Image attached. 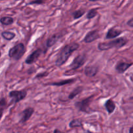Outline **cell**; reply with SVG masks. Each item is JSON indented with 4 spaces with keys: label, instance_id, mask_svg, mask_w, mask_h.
I'll use <instances>...</instances> for the list:
<instances>
[{
    "label": "cell",
    "instance_id": "1",
    "mask_svg": "<svg viewBox=\"0 0 133 133\" xmlns=\"http://www.w3.org/2000/svg\"><path fill=\"white\" fill-rule=\"evenodd\" d=\"M79 47H80L79 44L75 42L64 45L57 54V58L55 62V66L57 67H61V66L64 64L66 61L69 59L70 56L73 54V53L77 50Z\"/></svg>",
    "mask_w": 133,
    "mask_h": 133
},
{
    "label": "cell",
    "instance_id": "27",
    "mask_svg": "<svg viewBox=\"0 0 133 133\" xmlns=\"http://www.w3.org/2000/svg\"><path fill=\"white\" fill-rule=\"evenodd\" d=\"M129 133H133V125L130 127L129 129Z\"/></svg>",
    "mask_w": 133,
    "mask_h": 133
},
{
    "label": "cell",
    "instance_id": "2",
    "mask_svg": "<svg viewBox=\"0 0 133 133\" xmlns=\"http://www.w3.org/2000/svg\"><path fill=\"white\" fill-rule=\"evenodd\" d=\"M129 40L126 37H120L107 42H99L97 48L99 51H107L112 48L119 49L125 46L128 43Z\"/></svg>",
    "mask_w": 133,
    "mask_h": 133
},
{
    "label": "cell",
    "instance_id": "18",
    "mask_svg": "<svg viewBox=\"0 0 133 133\" xmlns=\"http://www.w3.org/2000/svg\"><path fill=\"white\" fill-rule=\"evenodd\" d=\"M0 22L3 25H10L14 23V18L11 16L1 17Z\"/></svg>",
    "mask_w": 133,
    "mask_h": 133
},
{
    "label": "cell",
    "instance_id": "7",
    "mask_svg": "<svg viewBox=\"0 0 133 133\" xmlns=\"http://www.w3.org/2000/svg\"><path fill=\"white\" fill-rule=\"evenodd\" d=\"M42 52L43 51L41 48H37L36 49H35V51H32V53H31L27 57V58L25 61V64H32L35 63L38 59V58L42 55Z\"/></svg>",
    "mask_w": 133,
    "mask_h": 133
},
{
    "label": "cell",
    "instance_id": "9",
    "mask_svg": "<svg viewBox=\"0 0 133 133\" xmlns=\"http://www.w3.org/2000/svg\"><path fill=\"white\" fill-rule=\"evenodd\" d=\"M34 112H35V109L32 107H27L25 109H24L20 114V115L22 116V118L19 120V123H24L26 122H27L32 116Z\"/></svg>",
    "mask_w": 133,
    "mask_h": 133
},
{
    "label": "cell",
    "instance_id": "4",
    "mask_svg": "<svg viewBox=\"0 0 133 133\" xmlns=\"http://www.w3.org/2000/svg\"><path fill=\"white\" fill-rule=\"evenodd\" d=\"M94 97V95L87 97L84 99L81 100L80 101H76L75 103V107L79 111L83 112L89 114L91 112H92V109H91L90 105V103L92 102V98Z\"/></svg>",
    "mask_w": 133,
    "mask_h": 133
},
{
    "label": "cell",
    "instance_id": "10",
    "mask_svg": "<svg viewBox=\"0 0 133 133\" xmlns=\"http://www.w3.org/2000/svg\"><path fill=\"white\" fill-rule=\"evenodd\" d=\"M133 65L132 63H128L124 61H119L115 66V70L118 74H123Z\"/></svg>",
    "mask_w": 133,
    "mask_h": 133
},
{
    "label": "cell",
    "instance_id": "25",
    "mask_svg": "<svg viewBox=\"0 0 133 133\" xmlns=\"http://www.w3.org/2000/svg\"><path fill=\"white\" fill-rule=\"evenodd\" d=\"M127 25L131 27H133V18H131L128 22H127Z\"/></svg>",
    "mask_w": 133,
    "mask_h": 133
},
{
    "label": "cell",
    "instance_id": "23",
    "mask_svg": "<svg viewBox=\"0 0 133 133\" xmlns=\"http://www.w3.org/2000/svg\"><path fill=\"white\" fill-rule=\"evenodd\" d=\"M45 1H42V0H35V1H30L28 3V5H41V4L45 3Z\"/></svg>",
    "mask_w": 133,
    "mask_h": 133
},
{
    "label": "cell",
    "instance_id": "6",
    "mask_svg": "<svg viewBox=\"0 0 133 133\" xmlns=\"http://www.w3.org/2000/svg\"><path fill=\"white\" fill-rule=\"evenodd\" d=\"M86 61H87V56L85 54L78 55L74 58L72 62L69 65V68L73 70H78L84 64Z\"/></svg>",
    "mask_w": 133,
    "mask_h": 133
},
{
    "label": "cell",
    "instance_id": "12",
    "mask_svg": "<svg viewBox=\"0 0 133 133\" xmlns=\"http://www.w3.org/2000/svg\"><path fill=\"white\" fill-rule=\"evenodd\" d=\"M62 35L61 33H55L54 35H51L46 40L45 45H46L47 48H49L51 47H53L62 38Z\"/></svg>",
    "mask_w": 133,
    "mask_h": 133
},
{
    "label": "cell",
    "instance_id": "16",
    "mask_svg": "<svg viewBox=\"0 0 133 133\" xmlns=\"http://www.w3.org/2000/svg\"><path fill=\"white\" fill-rule=\"evenodd\" d=\"M84 88H83V87L80 86V87H77L75 88H74L68 96V99H73L75 98L77 95H79V94L81 93L83 91Z\"/></svg>",
    "mask_w": 133,
    "mask_h": 133
},
{
    "label": "cell",
    "instance_id": "26",
    "mask_svg": "<svg viewBox=\"0 0 133 133\" xmlns=\"http://www.w3.org/2000/svg\"><path fill=\"white\" fill-rule=\"evenodd\" d=\"M53 133H65V132L60 131V130L58 129H55L54 130V131H53Z\"/></svg>",
    "mask_w": 133,
    "mask_h": 133
},
{
    "label": "cell",
    "instance_id": "22",
    "mask_svg": "<svg viewBox=\"0 0 133 133\" xmlns=\"http://www.w3.org/2000/svg\"><path fill=\"white\" fill-rule=\"evenodd\" d=\"M6 99L5 97H2L0 100V109H1V118H2L3 115V112L4 110L5 109L6 106Z\"/></svg>",
    "mask_w": 133,
    "mask_h": 133
},
{
    "label": "cell",
    "instance_id": "5",
    "mask_svg": "<svg viewBox=\"0 0 133 133\" xmlns=\"http://www.w3.org/2000/svg\"><path fill=\"white\" fill-rule=\"evenodd\" d=\"M27 90L25 89L22 90H13L9 92V96L12 99L11 104H16L22 101L27 96Z\"/></svg>",
    "mask_w": 133,
    "mask_h": 133
},
{
    "label": "cell",
    "instance_id": "14",
    "mask_svg": "<svg viewBox=\"0 0 133 133\" xmlns=\"http://www.w3.org/2000/svg\"><path fill=\"white\" fill-rule=\"evenodd\" d=\"M76 79H65V80L60 81L57 82H53V83H49L48 84H45V85L47 86H55V87H62V86L66 85V84H71L76 81Z\"/></svg>",
    "mask_w": 133,
    "mask_h": 133
},
{
    "label": "cell",
    "instance_id": "21",
    "mask_svg": "<svg viewBox=\"0 0 133 133\" xmlns=\"http://www.w3.org/2000/svg\"><path fill=\"white\" fill-rule=\"evenodd\" d=\"M98 14L97 9H91L88 10V13L87 14V18L88 19H91L92 18H95Z\"/></svg>",
    "mask_w": 133,
    "mask_h": 133
},
{
    "label": "cell",
    "instance_id": "8",
    "mask_svg": "<svg viewBox=\"0 0 133 133\" xmlns=\"http://www.w3.org/2000/svg\"><path fill=\"white\" fill-rule=\"evenodd\" d=\"M100 38V35L99 33V31L97 30H92L87 32L85 35L83 41L87 44L93 42L95 40H97Z\"/></svg>",
    "mask_w": 133,
    "mask_h": 133
},
{
    "label": "cell",
    "instance_id": "28",
    "mask_svg": "<svg viewBox=\"0 0 133 133\" xmlns=\"http://www.w3.org/2000/svg\"><path fill=\"white\" fill-rule=\"evenodd\" d=\"M88 133H94V132H88Z\"/></svg>",
    "mask_w": 133,
    "mask_h": 133
},
{
    "label": "cell",
    "instance_id": "11",
    "mask_svg": "<svg viewBox=\"0 0 133 133\" xmlns=\"http://www.w3.org/2000/svg\"><path fill=\"white\" fill-rule=\"evenodd\" d=\"M99 71V68L96 66H87L84 68V75L87 77L92 78L96 76L97 74Z\"/></svg>",
    "mask_w": 133,
    "mask_h": 133
},
{
    "label": "cell",
    "instance_id": "19",
    "mask_svg": "<svg viewBox=\"0 0 133 133\" xmlns=\"http://www.w3.org/2000/svg\"><path fill=\"white\" fill-rule=\"evenodd\" d=\"M83 126V120L81 119H74L69 123V127L70 128H76Z\"/></svg>",
    "mask_w": 133,
    "mask_h": 133
},
{
    "label": "cell",
    "instance_id": "24",
    "mask_svg": "<svg viewBox=\"0 0 133 133\" xmlns=\"http://www.w3.org/2000/svg\"><path fill=\"white\" fill-rule=\"evenodd\" d=\"M49 75V72L48 71H44V72H42V73H39L37 75H36L35 78H37V79H39V78H43L44 77H46L47 75Z\"/></svg>",
    "mask_w": 133,
    "mask_h": 133
},
{
    "label": "cell",
    "instance_id": "20",
    "mask_svg": "<svg viewBox=\"0 0 133 133\" xmlns=\"http://www.w3.org/2000/svg\"><path fill=\"white\" fill-rule=\"evenodd\" d=\"M86 13V10L85 9H78V10H75L72 12L71 15H72L73 18H74V19H79V18H81L83 15Z\"/></svg>",
    "mask_w": 133,
    "mask_h": 133
},
{
    "label": "cell",
    "instance_id": "17",
    "mask_svg": "<svg viewBox=\"0 0 133 133\" xmlns=\"http://www.w3.org/2000/svg\"><path fill=\"white\" fill-rule=\"evenodd\" d=\"M1 35L5 40H8V41L13 40L16 36V34L14 32L9 31H3V32H1Z\"/></svg>",
    "mask_w": 133,
    "mask_h": 133
},
{
    "label": "cell",
    "instance_id": "3",
    "mask_svg": "<svg viewBox=\"0 0 133 133\" xmlns=\"http://www.w3.org/2000/svg\"><path fill=\"white\" fill-rule=\"evenodd\" d=\"M26 48L22 42H19L9 50L8 55L10 58L15 61H19L24 55Z\"/></svg>",
    "mask_w": 133,
    "mask_h": 133
},
{
    "label": "cell",
    "instance_id": "15",
    "mask_svg": "<svg viewBox=\"0 0 133 133\" xmlns=\"http://www.w3.org/2000/svg\"><path fill=\"white\" fill-rule=\"evenodd\" d=\"M105 107L107 111L109 113V114H112L116 109V103L112 99H108L106 102L105 103Z\"/></svg>",
    "mask_w": 133,
    "mask_h": 133
},
{
    "label": "cell",
    "instance_id": "13",
    "mask_svg": "<svg viewBox=\"0 0 133 133\" xmlns=\"http://www.w3.org/2000/svg\"><path fill=\"white\" fill-rule=\"evenodd\" d=\"M123 32L122 30L118 29L115 27H111L107 31L106 35V39H113L121 35Z\"/></svg>",
    "mask_w": 133,
    "mask_h": 133
}]
</instances>
